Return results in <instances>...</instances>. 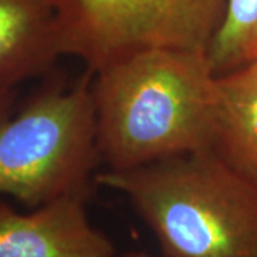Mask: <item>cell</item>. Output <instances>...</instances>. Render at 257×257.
Wrapping results in <instances>:
<instances>
[{
  "label": "cell",
  "mask_w": 257,
  "mask_h": 257,
  "mask_svg": "<svg viewBox=\"0 0 257 257\" xmlns=\"http://www.w3.org/2000/svg\"><path fill=\"white\" fill-rule=\"evenodd\" d=\"M216 74L206 50L150 47L93 73L96 143L106 170L210 149Z\"/></svg>",
  "instance_id": "6da1fadb"
},
{
  "label": "cell",
  "mask_w": 257,
  "mask_h": 257,
  "mask_svg": "<svg viewBox=\"0 0 257 257\" xmlns=\"http://www.w3.org/2000/svg\"><path fill=\"white\" fill-rule=\"evenodd\" d=\"M96 184L127 199L163 257H257V184L209 150L104 170Z\"/></svg>",
  "instance_id": "7a4b0ae2"
},
{
  "label": "cell",
  "mask_w": 257,
  "mask_h": 257,
  "mask_svg": "<svg viewBox=\"0 0 257 257\" xmlns=\"http://www.w3.org/2000/svg\"><path fill=\"white\" fill-rule=\"evenodd\" d=\"M99 165L92 72L70 84L52 72L20 104L18 89L0 90V194L29 209L92 199Z\"/></svg>",
  "instance_id": "3957f363"
},
{
  "label": "cell",
  "mask_w": 257,
  "mask_h": 257,
  "mask_svg": "<svg viewBox=\"0 0 257 257\" xmlns=\"http://www.w3.org/2000/svg\"><path fill=\"white\" fill-rule=\"evenodd\" d=\"M63 56L97 72L150 47L206 50L227 0H52Z\"/></svg>",
  "instance_id": "277c9868"
},
{
  "label": "cell",
  "mask_w": 257,
  "mask_h": 257,
  "mask_svg": "<svg viewBox=\"0 0 257 257\" xmlns=\"http://www.w3.org/2000/svg\"><path fill=\"white\" fill-rule=\"evenodd\" d=\"M89 200L69 194L20 213L0 199V257H114V243L89 220Z\"/></svg>",
  "instance_id": "5b68a950"
},
{
  "label": "cell",
  "mask_w": 257,
  "mask_h": 257,
  "mask_svg": "<svg viewBox=\"0 0 257 257\" xmlns=\"http://www.w3.org/2000/svg\"><path fill=\"white\" fill-rule=\"evenodd\" d=\"M62 52L52 0H0V90L55 72Z\"/></svg>",
  "instance_id": "8992f818"
},
{
  "label": "cell",
  "mask_w": 257,
  "mask_h": 257,
  "mask_svg": "<svg viewBox=\"0 0 257 257\" xmlns=\"http://www.w3.org/2000/svg\"><path fill=\"white\" fill-rule=\"evenodd\" d=\"M209 152L257 184V59L216 74Z\"/></svg>",
  "instance_id": "52a82bcc"
},
{
  "label": "cell",
  "mask_w": 257,
  "mask_h": 257,
  "mask_svg": "<svg viewBox=\"0 0 257 257\" xmlns=\"http://www.w3.org/2000/svg\"><path fill=\"white\" fill-rule=\"evenodd\" d=\"M214 74L227 73L257 55V0H227L220 26L206 49Z\"/></svg>",
  "instance_id": "ba28073f"
},
{
  "label": "cell",
  "mask_w": 257,
  "mask_h": 257,
  "mask_svg": "<svg viewBox=\"0 0 257 257\" xmlns=\"http://www.w3.org/2000/svg\"><path fill=\"white\" fill-rule=\"evenodd\" d=\"M121 257H152V256H149V254L143 253V251H130V253H126L124 256H121Z\"/></svg>",
  "instance_id": "9c48e42d"
},
{
  "label": "cell",
  "mask_w": 257,
  "mask_h": 257,
  "mask_svg": "<svg viewBox=\"0 0 257 257\" xmlns=\"http://www.w3.org/2000/svg\"><path fill=\"white\" fill-rule=\"evenodd\" d=\"M254 59H257V55H256V57H254Z\"/></svg>",
  "instance_id": "30bf717a"
}]
</instances>
